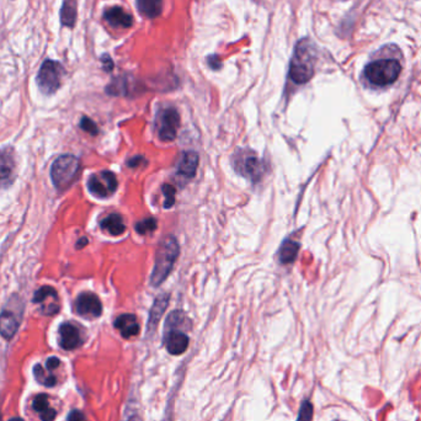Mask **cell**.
I'll list each match as a JSON object with an SVG mask.
<instances>
[{"instance_id":"6da1fadb","label":"cell","mask_w":421,"mask_h":421,"mask_svg":"<svg viewBox=\"0 0 421 421\" xmlns=\"http://www.w3.org/2000/svg\"><path fill=\"white\" fill-rule=\"evenodd\" d=\"M316 50L309 38H302L297 42L292 60L289 65V78L296 84H306L314 75Z\"/></svg>"},{"instance_id":"44dd1931","label":"cell","mask_w":421,"mask_h":421,"mask_svg":"<svg viewBox=\"0 0 421 421\" xmlns=\"http://www.w3.org/2000/svg\"><path fill=\"white\" fill-rule=\"evenodd\" d=\"M137 8L146 18H156L161 14L163 0H137Z\"/></svg>"},{"instance_id":"30bf717a","label":"cell","mask_w":421,"mask_h":421,"mask_svg":"<svg viewBox=\"0 0 421 421\" xmlns=\"http://www.w3.org/2000/svg\"><path fill=\"white\" fill-rule=\"evenodd\" d=\"M33 302L40 304V311L46 316H53L60 311V299L55 289L41 287L33 296Z\"/></svg>"},{"instance_id":"277c9868","label":"cell","mask_w":421,"mask_h":421,"mask_svg":"<svg viewBox=\"0 0 421 421\" xmlns=\"http://www.w3.org/2000/svg\"><path fill=\"white\" fill-rule=\"evenodd\" d=\"M80 163L74 156H62L55 159L50 168V178L55 186L60 190H65L73 183L78 176Z\"/></svg>"},{"instance_id":"2e32d148","label":"cell","mask_w":421,"mask_h":421,"mask_svg":"<svg viewBox=\"0 0 421 421\" xmlns=\"http://www.w3.org/2000/svg\"><path fill=\"white\" fill-rule=\"evenodd\" d=\"M114 328L119 330V334L124 336V339H129L136 336L139 333V324L137 318L133 314H122L114 321Z\"/></svg>"},{"instance_id":"ac0fdd59","label":"cell","mask_w":421,"mask_h":421,"mask_svg":"<svg viewBox=\"0 0 421 421\" xmlns=\"http://www.w3.org/2000/svg\"><path fill=\"white\" fill-rule=\"evenodd\" d=\"M18 324H20V321L14 313L4 311L0 314V334L3 335L5 339H11L14 336Z\"/></svg>"},{"instance_id":"d4e9b609","label":"cell","mask_w":421,"mask_h":421,"mask_svg":"<svg viewBox=\"0 0 421 421\" xmlns=\"http://www.w3.org/2000/svg\"><path fill=\"white\" fill-rule=\"evenodd\" d=\"M156 229V220H154V218H146V220L138 222L137 225H136V230H137V233L142 234V235L151 233V232H154Z\"/></svg>"},{"instance_id":"ba28073f","label":"cell","mask_w":421,"mask_h":421,"mask_svg":"<svg viewBox=\"0 0 421 421\" xmlns=\"http://www.w3.org/2000/svg\"><path fill=\"white\" fill-rule=\"evenodd\" d=\"M158 134L163 142H173L178 129L180 127V116L178 111L169 107L161 111L159 117H158Z\"/></svg>"},{"instance_id":"f546056e","label":"cell","mask_w":421,"mask_h":421,"mask_svg":"<svg viewBox=\"0 0 421 421\" xmlns=\"http://www.w3.org/2000/svg\"><path fill=\"white\" fill-rule=\"evenodd\" d=\"M60 360L57 357H50L46 362V367L48 371H53L57 367L60 366Z\"/></svg>"},{"instance_id":"603a6c76","label":"cell","mask_w":421,"mask_h":421,"mask_svg":"<svg viewBox=\"0 0 421 421\" xmlns=\"http://www.w3.org/2000/svg\"><path fill=\"white\" fill-rule=\"evenodd\" d=\"M298 250H299V244L293 240H286L284 244L279 247V261L282 264H289L296 260L298 255Z\"/></svg>"},{"instance_id":"4316f807","label":"cell","mask_w":421,"mask_h":421,"mask_svg":"<svg viewBox=\"0 0 421 421\" xmlns=\"http://www.w3.org/2000/svg\"><path fill=\"white\" fill-rule=\"evenodd\" d=\"M311 417H313V407L308 400H306V402H303L302 407H301L297 421H311Z\"/></svg>"},{"instance_id":"5bb4252c","label":"cell","mask_w":421,"mask_h":421,"mask_svg":"<svg viewBox=\"0 0 421 421\" xmlns=\"http://www.w3.org/2000/svg\"><path fill=\"white\" fill-rule=\"evenodd\" d=\"M165 346L171 355H181L188 346V335L178 330H171L165 336Z\"/></svg>"},{"instance_id":"7402d4cb","label":"cell","mask_w":421,"mask_h":421,"mask_svg":"<svg viewBox=\"0 0 421 421\" xmlns=\"http://www.w3.org/2000/svg\"><path fill=\"white\" fill-rule=\"evenodd\" d=\"M77 8H78V0H65L60 10V20L63 25L73 28L77 20Z\"/></svg>"},{"instance_id":"7c38bea8","label":"cell","mask_w":421,"mask_h":421,"mask_svg":"<svg viewBox=\"0 0 421 421\" xmlns=\"http://www.w3.org/2000/svg\"><path fill=\"white\" fill-rule=\"evenodd\" d=\"M15 178V159L10 151H0V188H8Z\"/></svg>"},{"instance_id":"d6986e66","label":"cell","mask_w":421,"mask_h":421,"mask_svg":"<svg viewBox=\"0 0 421 421\" xmlns=\"http://www.w3.org/2000/svg\"><path fill=\"white\" fill-rule=\"evenodd\" d=\"M33 410L40 415L42 421L55 420L57 412L53 407H50V400L46 394L37 395L36 398L33 399Z\"/></svg>"},{"instance_id":"52a82bcc","label":"cell","mask_w":421,"mask_h":421,"mask_svg":"<svg viewBox=\"0 0 421 421\" xmlns=\"http://www.w3.org/2000/svg\"><path fill=\"white\" fill-rule=\"evenodd\" d=\"M87 188L94 196L99 198L110 197L117 188V178L112 171L104 170L90 176L87 181Z\"/></svg>"},{"instance_id":"9c48e42d","label":"cell","mask_w":421,"mask_h":421,"mask_svg":"<svg viewBox=\"0 0 421 421\" xmlns=\"http://www.w3.org/2000/svg\"><path fill=\"white\" fill-rule=\"evenodd\" d=\"M75 311L79 316L92 319L101 316L102 313V306H101L100 299L97 294L94 293L85 292L79 296L77 302H75Z\"/></svg>"},{"instance_id":"83f0119b","label":"cell","mask_w":421,"mask_h":421,"mask_svg":"<svg viewBox=\"0 0 421 421\" xmlns=\"http://www.w3.org/2000/svg\"><path fill=\"white\" fill-rule=\"evenodd\" d=\"M80 127H82L85 132L94 134V136L99 133V129H97V124H94L92 119H87V117H82V121H80Z\"/></svg>"},{"instance_id":"5b68a950","label":"cell","mask_w":421,"mask_h":421,"mask_svg":"<svg viewBox=\"0 0 421 421\" xmlns=\"http://www.w3.org/2000/svg\"><path fill=\"white\" fill-rule=\"evenodd\" d=\"M234 169L244 178H249L252 183L260 181L266 173V164L254 153L240 151L238 156L233 159Z\"/></svg>"},{"instance_id":"8992f818","label":"cell","mask_w":421,"mask_h":421,"mask_svg":"<svg viewBox=\"0 0 421 421\" xmlns=\"http://www.w3.org/2000/svg\"><path fill=\"white\" fill-rule=\"evenodd\" d=\"M63 75H65V69L58 62L46 60L41 65V69L37 75V82L41 92L45 94H53L60 87Z\"/></svg>"},{"instance_id":"7a4b0ae2","label":"cell","mask_w":421,"mask_h":421,"mask_svg":"<svg viewBox=\"0 0 421 421\" xmlns=\"http://www.w3.org/2000/svg\"><path fill=\"white\" fill-rule=\"evenodd\" d=\"M180 254V247L175 237H166L158 247L156 262L151 276V284L154 287L161 286L174 267L175 261Z\"/></svg>"},{"instance_id":"9a60e30c","label":"cell","mask_w":421,"mask_h":421,"mask_svg":"<svg viewBox=\"0 0 421 421\" xmlns=\"http://www.w3.org/2000/svg\"><path fill=\"white\" fill-rule=\"evenodd\" d=\"M104 18L112 28H129L133 25L132 16L119 6H114L106 10L104 13Z\"/></svg>"},{"instance_id":"3957f363","label":"cell","mask_w":421,"mask_h":421,"mask_svg":"<svg viewBox=\"0 0 421 421\" xmlns=\"http://www.w3.org/2000/svg\"><path fill=\"white\" fill-rule=\"evenodd\" d=\"M402 72V65L395 60H373L365 68V77L367 80L377 85L385 87L393 84Z\"/></svg>"},{"instance_id":"836d02e7","label":"cell","mask_w":421,"mask_h":421,"mask_svg":"<svg viewBox=\"0 0 421 421\" xmlns=\"http://www.w3.org/2000/svg\"><path fill=\"white\" fill-rule=\"evenodd\" d=\"M87 238H82V239H80V242H79V244H77V247H84V245H87Z\"/></svg>"},{"instance_id":"1f68e13d","label":"cell","mask_w":421,"mask_h":421,"mask_svg":"<svg viewBox=\"0 0 421 421\" xmlns=\"http://www.w3.org/2000/svg\"><path fill=\"white\" fill-rule=\"evenodd\" d=\"M208 62H210V65L213 69H218L220 67V62L217 60V57H215V55H213V57H210V58H208Z\"/></svg>"},{"instance_id":"e0dca14e","label":"cell","mask_w":421,"mask_h":421,"mask_svg":"<svg viewBox=\"0 0 421 421\" xmlns=\"http://www.w3.org/2000/svg\"><path fill=\"white\" fill-rule=\"evenodd\" d=\"M168 304H169V294L168 293L161 294L154 301L151 309V314H149V321H148V331L156 329V325L161 319V316L164 314L165 309L168 307Z\"/></svg>"},{"instance_id":"cb8c5ba5","label":"cell","mask_w":421,"mask_h":421,"mask_svg":"<svg viewBox=\"0 0 421 421\" xmlns=\"http://www.w3.org/2000/svg\"><path fill=\"white\" fill-rule=\"evenodd\" d=\"M33 373H35V377H36V380L41 383V385H47V387H55V383H57V378H55V375H52V373H47L45 370H43V367L41 365H36L35 368H33Z\"/></svg>"},{"instance_id":"4dcf8cb0","label":"cell","mask_w":421,"mask_h":421,"mask_svg":"<svg viewBox=\"0 0 421 421\" xmlns=\"http://www.w3.org/2000/svg\"><path fill=\"white\" fill-rule=\"evenodd\" d=\"M101 60L104 62V69H105V70H107V72L112 70V68H114V62L110 60V57H109V55H104V57H102V60Z\"/></svg>"},{"instance_id":"d6a6232c","label":"cell","mask_w":421,"mask_h":421,"mask_svg":"<svg viewBox=\"0 0 421 421\" xmlns=\"http://www.w3.org/2000/svg\"><path fill=\"white\" fill-rule=\"evenodd\" d=\"M141 161H143L142 156H137V158H134V159H132V161H129V166L134 168V166H137V165L141 164Z\"/></svg>"},{"instance_id":"4fadbf2b","label":"cell","mask_w":421,"mask_h":421,"mask_svg":"<svg viewBox=\"0 0 421 421\" xmlns=\"http://www.w3.org/2000/svg\"><path fill=\"white\" fill-rule=\"evenodd\" d=\"M80 331L75 325L65 323L60 328V345L65 350H74L82 345Z\"/></svg>"},{"instance_id":"ffe728a7","label":"cell","mask_w":421,"mask_h":421,"mask_svg":"<svg viewBox=\"0 0 421 421\" xmlns=\"http://www.w3.org/2000/svg\"><path fill=\"white\" fill-rule=\"evenodd\" d=\"M101 229L105 230L106 233L117 237V235L124 233L126 225H124V220H122L121 215H117V213H112V215H107L106 218L102 220Z\"/></svg>"},{"instance_id":"f1b7e54d","label":"cell","mask_w":421,"mask_h":421,"mask_svg":"<svg viewBox=\"0 0 421 421\" xmlns=\"http://www.w3.org/2000/svg\"><path fill=\"white\" fill-rule=\"evenodd\" d=\"M68 421H87V417L79 410H73L69 414Z\"/></svg>"},{"instance_id":"484cf974","label":"cell","mask_w":421,"mask_h":421,"mask_svg":"<svg viewBox=\"0 0 421 421\" xmlns=\"http://www.w3.org/2000/svg\"><path fill=\"white\" fill-rule=\"evenodd\" d=\"M163 193H164L165 196V208H170V207L174 206L175 195H176L174 186L165 183V185H163Z\"/></svg>"},{"instance_id":"8fae6325","label":"cell","mask_w":421,"mask_h":421,"mask_svg":"<svg viewBox=\"0 0 421 421\" xmlns=\"http://www.w3.org/2000/svg\"><path fill=\"white\" fill-rule=\"evenodd\" d=\"M198 161H200V158H198L196 151H183V156L178 161V168H176V176L178 180L183 181V183H188V180H191L196 175Z\"/></svg>"},{"instance_id":"e575fe53","label":"cell","mask_w":421,"mask_h":421,"mask_svg":"<svg viewBox=\"0 0 421 421\" xmlns=\"http://www.w3.org/2000/svg\"><path fill=\"white\" fill-rule=\"evenodd\" d=\"M9 421H23V419H20V417H13V419Z\"/></svg>"}]
</instances>
